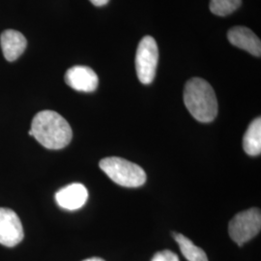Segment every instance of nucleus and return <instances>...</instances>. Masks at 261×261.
I'll return each mask as SVG.
<instances>
[{
  "mask_svg": "<svg viewBox=\"0 0 261 261\" xmlns=\"http://www.w3.org/2000/svg\"><path fill=\"white\" fill-rule=\"evenodd\" d=\"M29 136L47 149L59 150L72 140L73 132L64 117L54 111L38 112L31 123Z\"/></svg>",
  "mask_w": 261,
  "mask_h": 261,
  "instance_id": "obj_1",
  "label": "nucleus"
},
{
  "mask_svg": "<svg viewBox=\"0 0 261 261\" xmlns=\"http://www.w3.org/2000/svg\"><path fill=\"white\" fill-rule=\"evenodd\" d=\"M187 110L197 121L212 122L218 114V101L213 87L200 77L188 81L184 89Z\"/></svg>",
  "mask_w": 261,
  "mask_h": 261,
  "instance_id": "obj_2",
  "label": "nucleus"
},
{
  "mask_svg": "<svg viewBox=\"0 0 261 261\" xmlns=\"http://www.w3.org/2000/svg\"><path fill=\"white\" fill-rule=\"evenodd\" d=\"M99 166L113 182L122 187L138 188L146 181L144 170L125 159L108 157L101 160Z\"/></svg>",
  "mask_w": 261,
  "mask_h": 261,
  "instance_id": "obj_3",
  "label": "nucleus"
},
{
  "mask_svg": "<svg viewBox=\"0 0 261 261\" xmlns=\"http://www.w3.org/2000/svg\"><path fill=\"white\" fill-rule=\"evenodd\" d=\"M260 210L252 208L234 216L228 225V233L238 246H243L259 233Z\"/></svg>",
  "mask_w": 261,
  "mask_h": 261,
  "instance_id": "obj_4",
  "label": "nucleus"
},
{
  "mask_svg": "<svg viewBox=\"0 0 261 261\" xmlns=\"http://www.w3.org/2000/svg\"><path fill=\"white\" fill-rule=\"evenodd\" d=\"M159 60L158 45L151 36L142 38L136 55V70L140 83L150 84L155 79Z\"/></svg>",
  "mask_w": 261,
  "mask_h": 261,
  "instance_id": "obj_5",
  "label": "nucleus"
},
{
  "mask_svg": "<svg viewBox=\"0 0 261 261\" xmlns=\"http://www.w3.org/2000/svg\"><path fill=\"white\" fill-rule=\"evenodd\" d=\"M23 237L19 216L9 208H0V244L12 248L21 242Z\"/></svg>",
  "mask_w": 261,
  "mask_h": 261,
  "instance_id": "obj_6",
  "label": "nucleus"
},
{
  "mask_svg": "<svg viewBox=\"0 0 261 261\" xmlns=\"http://www.w3.org/2000/svg\"><path fill=\"white\" fill-rule=\"evenodd\" d=\"M65 83L71 88L81 92H93L99 84L98 75L87 66H74L65 74Z\"/></svg>",
  "mask_w": 261,
  "mask_h": 261,
  "instance_id": "obj_7",
  "label": "nucleus"
},
{
  "mask_svg": "<svg viewBox=\"0 0 261 261\" xmlns=\"http://www.w3.org/2000/svg\"><path fill=\"white\" fill-rule=\"evenodd\" d=\"M88 198V191L83 184L73 183L60 189L56 194V203L61 208L74 211L82 208Z\"/></svg>",
  "mask_w": 261,
  "mask_h": 261,
  "instance_id": "obj_8",
  "label": "nucleus"
},
{
  "mask_svg": "<svg viewBox=\"0 0 261 261\" xmlns=\"http://www.w3.org/2000/svg\"><path fill=\"white\" fill-rule=\"evenodd\" d=\"M228 41L235 47L242 48L252 56L260 57V39L251 29L245 27H235L227 32Z\"/></svg>",
  "mask_w": 261,
  "mask_h": 261,
  "instance_id": "obj_9",
  "label": "nucleus"
},
{
  "mask_svg": "<svg viewBox=\"0 0 261 261\" xmlns=\"http://www.w3.org/2000/svg\"><path fill=\"white\" fill-rule=\"evenodd\" d=\"M0 44L5 59L13 62L23 54L28 46V41L19 31L7 29L0 36Z\"/></svg>",
  "mask_w": 261,
  "mask_h": 261,
  "instance_id": "obj_10",
  "label": "nucleus"
},
{
  "mask_svg": "<svg viewBox=\"0 0 261 261\" xmlns=\"http://www.w3.org/2000/svg\"><path fill=\"white\" fill-rule=\"evenodd\" d=\"M243 147L250 156H257L261 153V119L255 118L248 127L243 139Z\"/></svg>",
  "mask_w": 261,
  "mask_h": 261,
  "instance_id": "obj_11",
  "label": "nucleus"
},
{
  "mask_svg": "<svg viewBox=\"0 0 261 261\" xmlns=\"http://www.w3.org/2000/svg\"><path fill=\"white\" fill-rule=\"evenodd\" d=\"M173 237L177 242L182 254L188 261H208L205 252L196 247L186 236L181 233H173Z\"/></svg>",
  "mask_w": 261,
  "mask_h": 261,
  "instance_id": "obj_12",
  "label": "nucleus"
},
{
  "mask_svg": "<svg viewBox=\"0 0 261 261\" xmlns=\"http://www.w3.org/2000/svg\"><path fill=\"white\" fill-rule=\"evenodd\" d=\"M242 0H210V11L217 16L225 17L238 9Z\"/></svg>",
  "mask_w": 261,
  "mask_h": 261,
  "instance_id": "obj_13",
  "label": "nucleus"
},
{
  "mask_svg": "<svg viewBox=\"0 0 261 261\" xmlns=\"http://www.w3.org/2000/svg\"><path fill=\"white\" fill-rule=\"evenodd\" d=\"M151 261H180L177 254L171 251L165 250L154 254Z\"/></svg>",
  "mask_w": 261,
  "mask_h": 261,
  "instance_id": "obj_14",
  "label": "nucleus"
},
{
  "mask_svg": "<svg viewBox=\"0 0 261 261\" xmlns=\"http://www.w3.org/2000/svg\"><path fill=\"white\" fill-rule=\"evenodd\" d=\"M93 5L95 6H98V7H100V6H103V5H106V4H108V2L110 1V0H89Z\"/></svg>",
  "mask_w": 261,
  "mask_h": 261,
  "instance_id": "obj_15",
  "label": "nucleus"
},
{
  "mask_svg": "<svg viewBox=\"0 0 261 261\" xmlns=\"http://www.w3.org/2000/svg\"><path fill=\"white\" fill-rule=\"evenodd\" d=\"M84 261H105L103 258H100V257H90V258H87Z\"/></svg>",
  "mask_w": 261,
  "mask_h": 261,
  "instance_id": "obj_16",
  "label": "nucleus"
}]
</instances>
